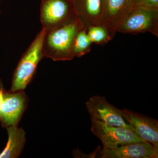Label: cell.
<instances>
[{
	"mask_svg": "<svg viewBox=\"0 0 158 158\" xmlns=\"http://www.w3.org/2000/svg\"><path fill=\"white\" fill-rule=\"evenodd\" d=\"M84 28L80 21L46 32L42 43L44 58L54 61H70L75 58L73 45L75 38Z\"/></svg>",
	"mask_w": 158,
	"mask_h": 158,
	"instance_id": "cell-1",
	"label": "cell"
},
{
	"mask_svg": "<svg viewBox=\"0 0 158 158\" xmlns=\"http://www.w3.org/2000/svg\"><path fill=\"white\" fill-rule=\"evenodd\" d=\"M45 31L42 29L23 54L20 59L12 77L10 90H23L31 81L37 66L44 58L42 43Z\"/></svg>",
	"mask_w": 158,
	"mask_h": 158,
	"instance_id": "cell-2",
	"label": "cell"
},
{
	"mask_svg": "<svg viewBox=\"0 0 158 158\" xmlns=\"http://www.w3.org/2000/svg\"><path fill=\"white\" fill-rule=\"evenodd\" d=\"M40 21L45 32L79 21L73 0H41Z\"/></svg>",
	"mask_w": 158,
	"mask_h": 158,
	"instance_id": "cell-3",
	"label": "cell"
},
{
	"mask_svg": "<svg viewBox=\"0 0 158 158\" xmlns=\"http://www.w3.org/2000/svg\"><path fill=\"white\" fill-rule=\"evenodd\" d=\"M28 103V98L23 90L6 91L0 81V121L2 127L17 126Z\"/></svg>",
	"mask_w": 158,
	"mask_h": 158,
	"instance_id": "cell-4",
	"label": "cell"
},
{
	"mask_svg": "<svg viewBox=\"0 0 158 158\" xmlns=\"http://www.w3.org/2000/svg\"><path fill=\"white\" fill-rule=\"evenodd\" d=\"M91 131L102 141L103 148H113L119 145L144 141L133 130L110 125L91 118Z\"/></svg>",
	"mask_w": 158,
	"mask_h": 158,
	"instance_id": "cell-5",
	"label": "cell"
},
{
	"mask_svg": "<svg viewBox=\"0 0 158 158\" xmlns=\"http://www.w3.org/2000/svg\"><path fill=\"white\" fill-rule=\"evenodd\" d=\"M149 32L158 37V11L136 7L118 26L116 33L138 34Z\"/></svg>",
	"mask_w": 158,
	"mask_h": 158,
	"instance_id": "cell-6",
	"label": "cell"
},
{
	"mask_svg": "<svg viewBox=\"0 0 158 158\" xmlns=\"http://www.w3.org/2000/svg\"><path fill=\"white\" fill-rule=\"evenodd\" d=\"M86 106L91 118L113 126L133 130L119 110L107 101L105 97L95 95L86 102Z\"/></svg>",
	"mask_w": 158,
	"mask_h": 158,
	"instance_id": "cell-7",
	"label": "cell"
},
{
	"mask_svg": "<svg viewBox=\"0 0 158 158\" xmlns=\"http://www.w3.org/2000/svg\"><path fill=\"white\" fill-rule=\"evenodd\" d=\"M135 8L134 0H102L100 25L113 38L118 26Z\"/></svg>",
	"mask_w": 158,
	"mask_h": 158,
	"instance_id": "cell-8",
	"label": "cell"
},
{
	"mask_svg": "<svg viewBox=\"0 0 158 158\" xmlns=\"http://www.w3.org/2000/svg\"><path fill=\"white\" fill-rule=\"evenodd\" d=\"M122 115L136 135L142 140L158 148V121L149 116L124 108Z\"/></svg>",
	"mask_w": 158,
	"mask_h": 158,
	"instance_id": "cell-9",
	"label": "cell"
},
{
	"mask_svg": "<svg viewBox=\"0 0 158 158\" xmlns=\"http://www.w3.org/2000/svg\"><path fill=\"white\" fill-rule=\"evenodd\" d=\"M99 154L101 158H158V148L141 141L102 148Z\"/></svg>",
	"mask_w": 158,
	"mask_h": 158,
	"instance_id": "cell-10",
	"label": "cell"
},
{
	"mask_svg": "<svg viewBox=\"0 0 158 158\" xmlns=\"http://www.w3.org/2000/svg\"><path fill=\"white\" fill-rule=\"evenodd\" d=\"M79 20L84 29L100 24L102 0H73Z\"/></svg>",
	"mask_w": 158,
	"mask_h": 158,
	"instance_id": "cell-11",
	"label": "cell"
},
{
	"mask_svg": "<svg viewBox=\"0 0 158 158\" xmlns=\"http://www.w3.org/2000/svg\"><path fill=\"white\" fill-rule=\"evenodd\" d=\"M8 141L5 148L0 153V158L19 157L26 142V134L22 128L17 126L7 127Z\"/></svg>",
	"mask_w": 158,
	"mask_h": 158,
	"instance_id": "cell-12",
	"label": "cell"
},
{
	"mask_svg": "<svg viewBox=\"0 0 158 158\" xmlns=\"http://www.w3.org/2000/svg\"><path fill=\"white\" fill-rule=\"evenodd\" d=\"M92 44L87 34V29L83 28L80 30L74 41L73 49L74 56L80 58L89 53Z\"/></svg>",
	"mask_w": 158,
	"mask_h": 158,
	"instance_id": "cell-13",
	"label": "cell"
},
{
	"mask_svg": "<svg viewBox=\"0 0 158 158\" xmlns=\"http://www.w3.org/2000/svg\"><path fill=\"white\" fill-rule=\"evenodd\" d=\"M87 32L92 43L98 45H105L113 38L107 30L100 25L89 27Z\"/></svg>",
	"mask_w": 158,
	"mask_h": 158,
	"instance_id": "cell-14",
	"label": "cell"
},
{
	"mask_svg": "<svg viewBox=\"0 0 158 158\" xmlns=\"http://www.w3.org/2000/svg\"><path fill=\"white\" fill-rule=\"evenodd\" d=\"M143 9L152 11H158V0H144L139 6Z\"/></svg>",
	"mask_w": 158,
	"mask_h": 158,
	"instance_id": "cell-15",
	"label": "cell"
},
{
	"mask_svg": "<svg viewBox=\"0 0 158 158\" xmlns=\"http://www.w3.org/2000/svg\"><path fill=\"white\" fill-rule=\"evenodd\" d=\"M144 1V0H134V2H135L136 7L139 6Z\"/></svg>",
	"mask_w": 158,
	"mask_h": 158,
	"instance_id": "cell-16",
	"label": "cell"
},
{
	"mask_svg": "<svg viewBox=\"0 0 158 158\" xmlns=\"http://www.w3.org/2000/svg\"><path fill=\"white\" fill-rule=\"evenodd\" d=\"M2 0H0V2H1V1H2ZM1 9H0V14H1Z\"/></svg>",
	"mask_w": 158,
	"mask_h": 158,
	"instance_id": "cell-17",
	"label": "cell"
}]
</instances>
